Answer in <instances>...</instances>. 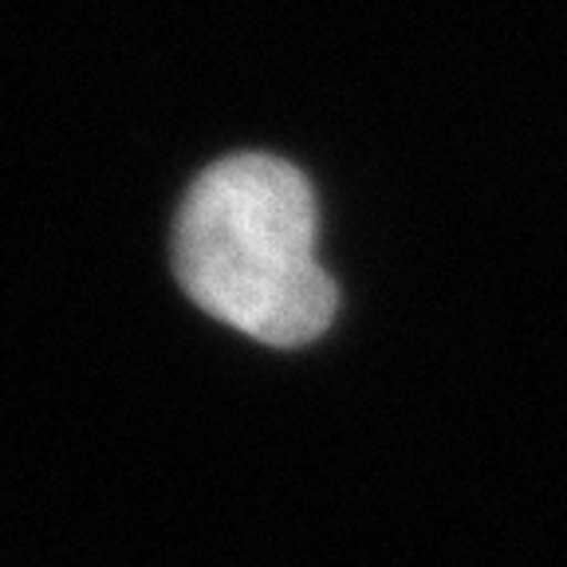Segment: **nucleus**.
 <instances>
[{
	"instance_id": "nucleus-1",
	"label": "nucleus",
	"mask_w": 567,
	"mask_h": 567,
	"mask_svg": "<svg viewBox=\"0 0 567 567\" xmlns=\"http://www.w3.org/2000/svg\"><path fill=\"white\" fill-rule=\"evenodd\" d=\"M169 248L189 303L265 347H308L339 316V284L316 257V189L276 154L205 166L177 205Z\"/></svg>"
}]
</instances>
